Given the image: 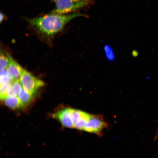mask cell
<instances>
[{
    "label": "cell",
    "instance_id": "cell-17",
    "mask_svg": "<svg viewBox=\"0 0 158 158\" xmlns=\"http://www.w3.org/2000/svg\"><path fill=\"white\" fill-rule=\"evenodd\" d=\"M158 137V129L157 130V133H156L154 137V140H156L157 139Z\"/></svg>",
    "mask_w": 158,
    "mask_h": 158
},
{
    "label": "cell",
    "instance_id": "cell-11",
    "mask_svg": "<svg viewBox=\"0 0 158 158\" xmlns=\"http://www.w3.org/2000/svg\"><path fill=\"white\" fill-rule=\"evenodd\" d=\"M12 83L0 85V98L1 100L3 101L8 96V92L11 86Z\"/></svg>",
    "mask_w": 158,
    "mask_h": 158
},
{
    "label": "cell",
    "instance_id": "cell-5",
    "mask_svg": "<svg viewBox=\"0 0 158 158\" xmlns=\"http://www.w3.org/2000/svg\"><path fill=\"white\" fill-rule=\"evenodd\" d=\"M70 108H66L57 111L52 114L54 118L58 120L61 124L66 128H74L70 114Z\"/></svg>",
    "mask_w": 158,
    "mask_h": 158
},
{
    "label": "cell",
    "instance_id": "cell-13",
    "mask_svg": "<svg viewBox=\"0 0 158 158\" xmlns=\"http://www.w3.org/2000/svg\"><path fill=\"white\" fill-rule=\"evenodd\" d=\"M9 61L6 54L1 51L0 55V71L6 69L9 64Z\"/></svg>",
    "mask_w": 158,
    "mask_h": 158
},
{
    "label": "cell",
    "instance_id": "cell-18",
    "mask_svg": "<svg viewBox=\"0 0 158 158\" xmlns=\"http://www.w3.org/2000/svg\"><path fill=\"white\" fill-rule=\"evenodd\" d=\"M137 54V52H135V51H134L133 53V56H136V54Z\"/></svg>",
    "mask_w": 158,
    "mask_h": 158
},
{
    "label": "cell",
    "instance_id": "cell-14",
    "mask_svg": "<svg viewBox=\"0 0 158 158\" xmlns=\"http://www.w3.org/2000/svg\"><path fill=\"white\" fill-rule=\"evenodd\" d=\"M82 111L70 108V114L74 125L79 119Z\"/></svg>",
    "mask_w": 158,
    "mask_h": 158
},
{
    "label": "cell",
    "instance_id": "cell-16",
    "mask_svg": "<svg viewBox=\"0 0 158 158\" xmlns=\"http://www.w3.org/2000/svg\"><path fill=\"white\" fill-rule=\"evenodd\" d=\"M75 2H89L90 0H72Z\"/></svg>",
    "mask_w": 158,
    "mask_h": 158
},
{
    "label": "cell",
    "instance_id": "cell-6",
    "mask_svg": "<svg viewBox=\"0 0 158 158\" xmlns=\"http://www.w3.org/2000/svg\"><path fill=\"white\" fill-rule=\"evenodd\" d=\"M6 54L9 61V64L6 69L7 71L13 81L20 80L23 68L8 53H6Z\"/></svg>",
    "mask_w": 158,
    "mask_h": 158
},
{
    "label": "cell",
    "instance_id": "cell-9",
    "mask_svg": "<svg viewBox=\"0 0 158 158\" xmlns=\"http://www.w3.org/2000/svg\"><path fill=\"white\" fill-rule=\"evenodd\" d=\"M23 88L20 80L13 81L12 83L11 86L8 96L10 97H17Z\"/></svg>",
    "mask_w": 158,
    "mask_h": 158
},
{
    "label": "cell",
    "instance_id": "cell-7",
    "mask_svg": "<svg viewBox=\"0 0 158 158\" xmlns=\"http://www.w3.org/2000/svg\"><path fill=\"white\" fill-rule=\"evenodd\" d=\"M33 96L23 88L18 97L20 103V108H23L28 106L32 100Z\"/></svg>",
    "mask_w": 158,
    "mask_h": 158
},
{
    "label": "cell",
    "instance_id": "cell-15",
    "mask_svg": "<svg viewBox=\"0 0 158 158\" xmlns=\"http://www.w3.org/2000/svg\"><path fill=\"white\" fill-rule=\"evenodd\" d=\"M5 19L4 15L1 12L0 13V22L1 23Z\"/></svg>",
    "mask_w": 158,
    "mask_h": 158
},
{
    "label": "cell",
    "instance_id": "cell-19",
    "mask_svg": "<svg viewBox=\"0 0 158 158\" xmlns=\"http://www.w3.org/2000/svg\"><path fill=\"white\" fill-rule=\"evenodd\" d=\"M53 0V1H58V0Z\"/></svg>",
    "mask_w": 158,
    "mask_h": 158
},
{
    "label": "cell",
    "instance_id": "cell-10",
    "mask_svg": "<svg viewBox=\"0 0 158 158\" xmlns=\"http://www.w3.org/2000/svg\"><path fill=\"white\" fill-rule=\"evenodd\" d=\"M6 105L13 109L20 108V104L18 97H10L7 96L4 100Z\"/></svg>",
    "mask_w": 158,
    "mask_h": 158
},
{
    "label": "cell",
    "instance_id": "cell-3",
    "mask_svg": "<svg viewBox=\"0 0 158 158\" xmlns=\"http://www.w3.org/2000/svg\"><path fill=\"white\" fill-rule=\"evenodd\" d=\"M89 2H75L72 0H59L51 14L63 15L74 11L88 4Z\"/></svg>",
    "mask_w": 158,
    "mask_h": 158
},
{
    "label": "cell",
    "instance_id": "cell-12",
    "mask_svg": "<svg viewBox=\"0 0 158 158\" xmlns=\"http://www.w3.org/2000/svg\"><path fill=\"white\" fill-rule=\"evenodd\" d=\"M13 81L12 78L8 73L6 70L0 71V83L2 85Z\"/></svg>",
    "mask_w": 158,
    "mask_h": 158
},
{
    "label": "cell",
    "instance_id": "cell-2",
    "mask_svg": "<svg viewBox=\"0 0 158 158\" xmlns=\"http://www.w3.org/2000/svg\"><path fill=\"white\" fill-rule=\"evenodd\" d=\"M20 81L23 88L32 96L44 85L42 80L24 69L22 71Z\"/></svg>",
    "mask_w": 158,
    "mask_h": 158
},
{
    "label": "cell",
    "instance_id": "cell-4",
    "mask_svg": "<svg viewBox=\"0 0 158 158\" xmlns=\"http://www.w3.org/2000/svg\"><path fill=\"white\" fill-rule=\"evenodd\" d=\"M107 126V124L100 115H91L83 130L101 135L103 129Z\"/></svg>",
    "mask_w": 158,
    "mask_h": 158
},
{
    "label": "cell",
    "instance_id": "cell-8",
    "mask_svg": "<svg viewBox=\"0 0 158 158\" xmlns=\"http://www.w3.org/2000/svg\"><path fill=\"white\" fill-rule=\"evenodd\" d=\"M91 115L87 113L82 111L79 119L74 125V128L79 130H83L85 125L89 121Z\"/></svg>",
    "mask_w": 158,
    "mask_h": 158
},
{
    "label": "cell",
    "instance_id": "cell-1",
    "mask_svg": "<svg viewBox=\"0 0 158 158\" xmlns=\"http://www.w3.org/2000/svg\"><path fill=\"white\" fill-rule=\"evenodd\" d=\"M85 16L80 13L67 15L50 13L38 18L27 19V20L41 33L47 35H52L61 31L72 19Z\"/></svg>",
    "mask_w": 158,
    "mask_h": 158
}]
</instances>
